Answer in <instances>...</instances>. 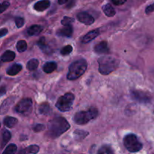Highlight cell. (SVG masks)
Segmentation results:
<instances>
[{
	"label": "cell",
	"instance_id": "1",
	"mask_svg": "<svg viewBox=\"0 0 154 154\" xmlns=\"http://www.w3.org/2000/svg\"><path fill=\"white\" fill-rule=\"evenodd\" d=\"M69 128L70 125L64 117H55L48 123V135L51 138H57L69 130Z\"/></svg>",
	"mask_w": 154,
	"mask_h": 154
},
{
	"label": "cell",
	"instance_id": "2",
	"mask_svg": "<svg viewBox=\"0 0 154 154\" xmlns=\"http://www.w3.org/2000/svg\"><path fill=\"white\" fill-rule=\"evenodd\" d=\"M99 71L102 75H107L116 70L119 66V60L111 56H105L98 60Z\"/></svg>",
	"mask_w": 154,
	"mask_h": 154
},
{
	"label": "cell",
	"instance_id": "3",
	"mask_svg": "<svg viewBox=\"0 0 154 154\" xmlns=\"http://www.w3.org/2000/svg\"><path fill=\"white\" fill-rule=\"evenodd\" d=\"M87 63L84 59L74 62L69 66L67 78L70 81L78 79L81 75H84L87 70Z\"/></svg>",
	"mask_w": 154,
	"mask_h": 154
},
{
	"label": "cell",
	"instance_id": "4",
	"mask_svg": "<svg viewBox=\"0 0 154 154\" xmlns=\"http://www.w3.org/2000/svg\"><path fill=\"white\" fill-rule=\"evenodd\" d=\"M97 108L92 107L86 111H80L74 116V121L78 125L87 124L90 120L96 118L98 116Z\"/></svg>",
	"mask_w": 154,
	"mask_h": 154
},
{
	"label": "cell",
	"instance_id": "5",
	"mask_svg": "<svg viewBox=\"0 0 154 154\" xmlns=\"http://www.w3.org/2000/svg\"><path fill=\"white\" fill-rule=\"evenodd\" d=\"M123 144H124L125 147L132 153L140 151L143 147L142 144L135 134L126 135L123 139Z\"/></svg>",
	"mask_w": 154,
	"mask_h": 154
},
{
	"label": "cell",
	"instance_id": "6",
	"mask_svg": "<svg viewBox=\"0 0 154 154\" xmlns=\"http://www.w3.org/2000/svg\"><path fill=\"white\" fill-rule=\"evenodd\" d=\"M74 100H75L74 94L71 93H66L63 96L59 98L56 103V107L59 111H62V112H66L72 109Z\"/></svg>",
	"mask_w": 154,
	"mask_h": 154
},
{
	"label": "cell",
	"instance_id": "7",
	"mask_svg": "<svg viewBox=\"0 0 154 154\" xmlns=\"http://www.w3.org/2000/svg\"><path fill=\"white\" fill-rule=\"evenodd\" d=\"M32 101L29 98L22 99L14 108L15 112L25 116L29 114L32 112Z\"/></svg>",
	"mask_w": 154,
	"mask_h": 154
},
{
	"label": "cell",
	"instance_id": "8",
	"mask_svg": "<svg viewBox=\"0 0 154 154\" xmlns=\"http://www.w3.org/2000/svg\"><path fill=\"white\" fill-rule=\"evenodd\" d=\"M131 96L134 100L141 104L150 103L151 101V96L146 92L138 90H131Z\"/></svg>",
	"mask_w": 154,
	"mask_h": 154
},
{
	"label": "cell",
	"instance_id": "9",
	"mask_svg": "<svg viewBox=\"0 0 154 154\" xmlns=\"http://www.w3.org/2000/svg\"><path fill=\"white\" fill-rule=\"evenodd\" d=\"M77 17L80 22L83 23L86 25H91L95 21L94 17L87 12H81L78 14Z\"/></svg>",
	"mask_w": 154,
	"mask_h": 154
},
{
	"label": "cell",
	"instance_id": "10",
	"mask_svg": "<svg viewBox=\"0 0 154 154\" xmlns=\"http://www.w3.org/2000/svg\"><path fill=\"white\" fill-rule=\"evenodd\" d=\"M73 33V29L72 26H66L63 27L57 30V35L58 36H62V37H71Z\"/></svg>",
	"mask_w": 154,
	"mask_h": 154
},
{
	"label": "cell",
	"instance_id": "11",
	"mask_svg": "<svg viewBox=\"0 0 154 154\" xmlns=\"http://www.w3.org/2000/svg\"><path fill=\"white\" fill-rule=\"evenodd\" d=\"M99 34H100V32L99 29L92 30L82 38V42L83 43H88V42H91L92 40L96 38V37H98Z\"/></svg>",
	"mask_w": 154,
	"mask_h": 154
},
{
	"label": "cell",
	"instance_id": "12",
	"mask_svg": "<svg viewBox=\"0 0 154 154\" xmlns=\"http://www.w3.org/2000/svg\"><path fill=\"white\" fill-rule=\"evenodd\" d=\"M95 52L97 54H108L109 52V49H108V43L105 41L101 42L100 43L97 44L94 48Z\"/></svg>",
	"mask_w": 154,
	"mask_h": 154
},
{
	"label": "cell",
	"instance_id": "13",
	"mask_svg": "<svg viewBox=\"0 0 154 154\" xmlns=\"http://www.w3.org/2000/svg\"><path fill=\"white\" fill-rule=\"evenodd\" d=\"M50 5L51 2L49 0H42L35 4L34 9L37 11H44L50 7Z\"/></svg>",
	"mask_w": 154,
	"mask_h": 154
},
{
	"label": "cell",
	"instance_id": "14",
	"mask_svg": "<svg viewBox=\"0 0 154 154\" xmlns=\"http://www.w3.org/2000/svg\"><path fill=\"white\" fill-rule=\"evenodd\" d=\"M22 69L23 67L20 64H14L7 69V74L11 76H14L17 75L22 70Z\"/></svg>",
	"mask_w": 154,
	"mask_h": 154
},
{
	"label": "cell",
	"instance_id": "15",
	"mask_svg": "<svg viewBox=\"0 0 154 154\" xmlns=\"http://www.w3.org/2000/svg\"><path fill=\"white\" fill-rule=\"evenodd\" d=\"M57 64L55 62H48L46 63L43 66V71L47 74L52 73L57 69Z\"/></svg>",
	"mask_w": 154,
	"mask_h": 154
},
{
	"label": "cell",
	"instance_id": "16",
	"mask_svg": "<svg viewBox=\"0 0 154 154\" xmlns=\"http://www.w3.org/2000/svg\"><path fill=\"white\" fill-rule=\"evenodd\" d=\"M18 123V120L15 117H6L3 120V123L5 126L8 128H13L14 127L17 125V123Z\"/></svg>",
	"mask_w": 154,
	"mask_h": 154
},
{
	"label": "cell",
	"instance_id": "17",
	"mask_svg": "<svg viewBox=\"0 0 154 154\" xmlns=\"http://www.w3.org/2000/svg\"><path fill=\"white\" fill-rule=\"evenodd\" d=\"M15 55L14 52L11 51H6L4 54L2 55L1 60L2 62H11L14 60Z\"/></svg>",
	"mask_w": 154,
	"mask_h": 154
},
{
	"label": "cell",
	"instance_id": "18",
	"mask_svg": "<svg viewBox=\"0 0 154 154\" xmlns=\"http://www.w3.org/2000/svg\"><path fill=\"white\" fill-rule=\"evenodd\" d=\"M42 31V27L39 25H33L30 26L27 30V33L29 35L34 36L39 35Z\"/></svg>",
	"mask_w": 154,
	"mask_h": 154
},
{
	"label": "cell",
	"instance_id": "19",
	"mask_svg": "<svg viewBox=\"0 0 154 154\" xmlns=\"http://www.w3.org/2000/svg\"><path fill=\"white\" fill-rule=\"evenodd\" d=\"M2 148L5 147L6 144L10 141L11 137V132H9L7 129H3L2 132Z\"/></svg>",
	"mask_w": 154,
	"mask_h": 154
},
{
	"label": "cell",
	"instance_id": "20",
	"mask_svg": "<svg viewBox=\"0 0 154 154\" xmlns=\"http://www.w3.org/2000/svg\"><path fill=\"white\" fill-rule=\"evenodd\" d=\"M102 10H103L105 14L108 17H113L116 14L114 8L110 4L105 5L102 7Z\"/></svg>",
	"mask_w": 154,
	"mask_h": 154
},
{
	"label": "cell",
	"instance_id": "21",
	"mask_svg": "<svg viewBox=\"0 0 154 154\" xmlns=\"http://www.w3.org/2000/svg\"><path fill=\"white\" fill-rule=\"evenodd\" d=\"M38 46L45 53H49L50 52V48L48 45L46 44V42H45V38L42 37L38 40L37 43Z\"/></svg>",
	"mask_w": 154,
	"mask_h": 154
},
{
	"label": "cell",
	"instance_id": "22",
	"mask_svg": "<svg viewBox=\"0 0 154 154\" xmlns=\"http://www.w3.org/2000/svg\"><path fill=\"white\" fill-rule=\"evenodd\" d=\"M39 112L42 114L48 115L51 112V108L49 104L43 103L39 106Z\"/></svg>",
	"mask_w": 154,
	"mask_h": 154
},
{
	"label": "cell",
	"instance_id": "23",
	"mask_svg": "<svg viewBox=\"0 0 154 154\" xmlns=\"http://www.w3.org/2000/svg\"><path fill=\"white\" fill-rule=\"evenodd\" d=\"M39 62L37 59H32L27 63L26 68L29 71H34L38 68Z\"/></svg>",
	"mask_w": 154,
	"mask_h": 154
},
{
	"label": "cell",
	"instance_id": "24",
	"mask_svg": "<svg viewBox=\"0 0 154 154\" xmlns=\"http://www.w3.org/2000/svg\"><path fill=\"white\" fill-rule=\"evenodd\" d=\"M97 154H114V152L110 146L103 145L98 150Z\"/></svg>",
	"mask_w": 154,
	"mask_h": 154
},
{
	"label": "cell",
	"instance_id": "25",
	"mask_svg": "<svg viewBox=\"0 0 154 154\" xmlns=\"http://www.w3.org/2000/svg\"><path fill=\"white\" fill-rule=\"evenodd\" d=\"M88 135L89 132L83 130H75V132H74V135H75V139L78 140V141L85 138Z\"/></svg>",
	"mask_w": 154,
	"mask_h": 154
},
{
	"label": "cell",
	"instance_id": "26",
	"mask_svg": "<svg viewBox=\"0 0 154 154\" xmlns=\"http://www.w3.org/2000/svg\"><path fill=\"white\" fill-rule=\"evenodd\" d=\"M17 147L16 144H11L8 147H6L2 154H14L17 152Z\"/></svg>",
	"mask_w": 154,
	"mask_h": 154
},
{
	"label": "cell",
	"instance_id": "27",
	"mask_svg": "<svg viewBox=\"0 0 154 154\" xmlns=\"http://www.w3.org/2000/svg\"><path fill=\"white\" fill-rule=\"evenodd\" d=\"M27 49V43L24 40H20L17 44V50L19 53H23Z\"/></svg>",
	"mask_w": 154,
	"mask_h": 154
},
{
	"label": "cell",
	"instance_id": "28",
	"mask_svg": "<svg viewBox=\"0 0 154 154\" xmlns=\"http://www.w3.org/2000/svg\"><path fill=\"white\" fill-rule=\"evenodd\" d=\"M72 51H73V48H72V45H66L62 48L61 51H60V54L63 56H66L70 54L72 52Z\"/></svg>",
	"mask_w": 154,
	"mask_h": 154
},
{
	"label": "cell",
	"instance_id": "29",
	"mask_svg": "<svg viewBox=\"0 0 154 154\" xmlns=\"http://www.w3.org/2000/svg\"><path fill=\"white\" fill-rule=\"evenodd\" d=\"M26 151L28 153H32V154H36L38 153L39 151V147L38 145H30L28 147L25 149Z\"/></svg>",
	"mask_w": 154,
	"mask_h": 154
},
{
	"label": "cell",
	"instance_id": "30",
	"mask_svg": "<svg viewBox=\"0 0 154 154\" xmlns=\"http://www.w3.org/2000/svg\"><path fill=\"white\" fill-rule=\"evenodd\" d=\"M74 22L73 18L69 17H64L63 20H62L61 23L64 26H71L72 23Z\"/></svg>",
	"mask_w": 154,
	"mask_h": 154
},
{
	"label": "cell",
	"instance_id": "31",
	"mask_svg": "<svg viewBox=\"0 0 154 154\" xmlns=\"http://www.w3.org/2000/svg\"><path fill=\"white\" fill-rule=\"evenodd\" d=\"M15 23H16L17 27L21 28L24 25V19L23 17H16L15 18Z\"/></svg>",
	"mask_w": 154,
	"mask_h": 154
},
{
	"label": "cell",
	"instance_id": "32",
	"mask_svg": "<svg viewBox=\"0 0 154 154\" xmlns=\"http://www.w3.org/2000/svg\"><path fill=\"white\" fill-rule=\"evenodd\" d=\"M33 130L35 132H39L41 131H43L45 129V126L43 124H37L35 126H33Z\"/></svg>",
	"mask_w": 154,
	"mask_h": 154
},
{
	"label": "cell",
	"instance_id": "33",
	"mask_svg": "<svg viewBox=\"0 0 154 154\" xmlns=\"http://www.w3.org/2000/svg\"><path fill=\"white\" fill-rule=\"evenodd\" d=\"M9 5H10V3L8 2H4L2 3V5H1V13L4 12L5 11L6 9H7L9 7Z\"/></svg>",
	"mask_w": 154,
	"mask_h": 154
},
{
	"label": "cell",
	"instance_id": "34",
	"mask_svg": "<svg viewBox=\"0 0 154 154\" xmlns=\"http://www.w3.org/2000/svg\"><path fill=\"white\" fill-rule=\"evenodd\" d=\"M154 11V2L153 4L150 5L149 6H147V8H146V10H145V12L147 14H149L152 13V12Z\"/></svg>",
	"mask_w": 154,
	"mask_h": 154
},
{
	"label": "cell",
	"instance_id": "35",
	"mask_svg": "<svg viewBox=\"0 0 154 154\" xmlns=\"http://www.w3.org/2000/svg\"><path fill=\"white\" fill-rule=\"evenodd\" d=\"M113 3H114L115 5H123L126 2V0H111Z\"/></svg>",
	"mask_w": 154,
	"mask_h": 154
},
{
	"label": "cell",
	"instance_id": "36",
	"mask_svg": "<svg viewBox=\"0 0 154 154\" xmlns=\"http://www.w3.org/2000/svg\"><path fill=\"white\" fill-rule=\"evenodd\" d=\"M8 33V29L6 28H2L1 29V32H0V36L1 37H3L5 35H6Z\"/></svg>",
	"mask_w": 154,
	"mask_h": 154
},
{
	"label": "cell",
	"instance_id": "37",
	"mask_svg": "<svg viewBox=\"0 0 154 154\" xmlns=\"http://www.w3.org/2000/svg\"><path fill=\"white\" fill-rule=\"evenodd\" d=\"M69 0H58V2L60 5H63L65 3H66Z\"/></svg>",
	"mask_w": 154,
	"mask_h": 154
},
{
	"label": "cell",
	"instance_id": "38",
	"mask_svg": "<svg viewBox=\"0 0 154 154\" xmlns=\"http://www.w3.org/2000/svg\"><path fill=\"white\" fill-rule=\"evenodd\" d=\"M1 91H2V92H1V95H2H2L4 94L5 92H6L5 90L4 87H2V88H1Z\"/></svg>",
	"mask_w": 154,
	"mask_h": 154
}]
</instances>
